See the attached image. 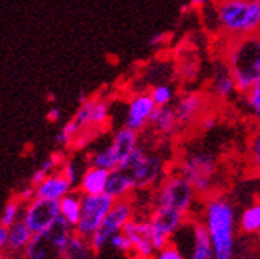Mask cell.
I'll list each match as a JSON object with an SVG mask.
<instances>
[{
  "label": "cell",
  "mask_w": 260,
  "mask_h": 259,
  "mask_svg": "<svg viewBox=\"0 0 260 259\" xmlns=\"http://www.w3.org/2000/svg\"><path fill=\"white\" fill-rule=\"evenodd\" d=\"M149 221L154 226V229L159 232L160 236L170 239L181 231V227L187 223V219L190 216H186L183 213H179L173 209H168V207H159V205H152V210L149 213Z\"/></svg>",
  "instance_id": "9a60e30c"
},
{
  "label": "cell",
  "mask_w": 260,
  "mask_h": 259,
  "mask_svg": "<svg viewBox=\"0 0 260 259\" xmlns=\"http://www.w3.org/2000/svg\"><path fill=\"white\" fill-rule=\"evenodd\" d=\"M216 0H190V7L195 10V11H203L206 8H210L211 5H214Z\"/></svg>",
  "instance_id": "ab89813d"
},
{
  "label": "cell",
  "mask_w": 260,
  "mask_h": 259,
  "mask_svg": "<svg viewBox=\"0 0 260 259\" xmlns=\"http://www.w3.org/2000/svg\"><path fill=\"white\" fill-rule=\"evenodd\" d=\"M240 232L244 236L258 234L260 231V200L246 207L238 219Z\"/></svg>",
  "instance_id": "d4e9b609"
},
{
  "label": "cell",
  "mask_w": 260,
  "mask_h": 259,
  "mask_svg": "<svg viewBox=\"0 0 260 259\" xmlns=\"http://www.w3.org/2000/svg\"><path fill=\"white\" fill-rule=\"evenodd\" d=\"M176 172L183 175L193 188L197 197L208 199L214 196L219 162L213 153L189 151L178 161Z\"/></svg>",
  "instance_id": "277c9868"
},
{
  "label": "cell",
  "mask_w": 260,
  "mask_h": 259,
  "mask_svg": "<svg viewBox=\"0 0 260 259\" xmlns=\"http://www.w3.org/2000/svg\"><path fill=\"white\" fill-rule=\"evenodd\" d=\"M15 197L21 202V204H29L32 199L37 197V191H35V186L32 185H27V186H24L22 189H19L16 194H15Z\"/></svg>",
  "instance_id": "8d00e7d4"
},
{
  "label": "cell",
  "mask_w": 260,
  "mask_h": 259,
  "mask_svg": "<svg viewBox=\"0 0 260 259\" xmlns=\"http://www.w3.org/2000/svg\"><path fill=\"white\" fill-rule=\"evenodd\" d=\"M258 237H260V231H258Z\"/></svg>",
  "instance_id": "bcb514c9"
},
{
  "label": "cell",
  "mask_w": 260,
  "mask_h": 259,
  "mask_svg": "<svg viewBox=\"0 0 260 259\" xmlns=\"http://www.w3.org/2000/svg\"><path fill=\"white\" fill-rule=\"evenodd\" d=\"M24 259H56L57 254L54 251L53 243L48 236V232L43 234H34L30 243L22 253ZM59 259V257H57Z\"/></svg>",
  "instance_id": "cb8c5ba5"
},
{
  "label": "cell",
  "mask_w": 260,
  "mask_h": 259,
  "mask_svg": "<svg viewBox=\"0 0 260 259\" xmlns=\"http://www.w3.org/2000/svg\"><path fill=\"white\" fill-rule=\"evenodd\" d=\"M60 172H62V175L67 178L70 183L73 185V188L76 186L78 188V185H80V180H81V177H80V172H78V169H76V165L72 162V161H65V164L62 165V169H60Z\"/></svg>",
  "instance_id": "e575fe53"
},
{
  "label": "cell",
  "mask_w": 260,
  "mask_h": 259,
  "mask_svg": "<svg viewBox=\"0 0 260 259\" xmlns=\"http://www.w3.org/2000/svg\"><path fill=\"white\" fill-rule=\"evenodd\" d=\"M149 94L155 103V107L160 108V107H172V103L175 102V88L172 84H167V83H160V84H154L149 89Z\"/></svg>",
  "instance_id": "f546056e"
},
{
  "label": "cell",
  "mask_w": 260,
  "mask_h": 259,
  "mask_svg": "<svg viewBox=\"0 0 260 259\" xmlns=\"http://www.w3.org/2000/svg\"><path fill=\"white\" fill-rule=\"evenodd\" d=\"M210 94L217 100H230L238 94L235 78L222 57H219L213 66L210 76Z\"/></svg>",
  "instance_id": "5bb4252c"
},
{
  "label": "cell",
  "mask_w": 260,
  "mask_h": 259,
  "mask_svg": "<svg viewBox=\"0 0 260 259\" xmlns=\"http://www.w3.org/2000/svg\"><path fill=\"white\" fill-rule=\"evenodd\" d=\"M149 127L159 138L168 140L179 131L181 124L178 121V116L173 107H160V108H155L151 118V123H149Z\"/></svg>",
  "instance_id": "d6986e66"
},
{
  "label": "cell",
  "mask_w": 260,
  "mask_h": 259,
  "mask_svg": "<svg viewBox=\"0 0 260 259\" xmlns=\"http://www.w3.org/2000/svg\"><path fill=\"white\" fill-rule=\"evenodd\" d=\"M0 259H8V257H7V256H2V257H0Z\"/></svg>",
  "instance_id": "ee69618b"
},
{
  "label": "cell",
  "mask_w": 260,
  "mask_h": 259,
  "mask_svg": "<svg viewBox=\"0 0 260 259\" xmlns=\"http://www.w3.org/2000/svg\"><path fill=\"white\" fill-rule=\"evenodd\" d=\"M35 191H37V197L59 202L73 191V185L59 170L56 174L48 175L40 185L35 186Z\"/></svg>",
  "instance_id": "ac0fdd59"
},
{
  "label": "cell",
  "mask_w": 260,
  "mask_h": 259,
  "mask_svg": "<svg viewBox=\"0 0 260 259\" xmlns=\"http://www.w3.org/2000/svg\"><path fill=\"white\" fill-rule=\"evenodd\" d=\"M248 162L251 170L260 177V124L255 126L248 141Z\"/></svg>",
  "instance_id": "1f68e13d"
},
{
  "label": "cell",
  "mask_w": 260,
  "mask_h": 259,
  "mask_svg": "<svg viewBox=\"0 0 260 259\" xmlns=\"http://www.w3.org/2000/svg\"><path fill=\"white\" fill-rule=\"evenodd\" d=\"M202 221L210 232L216 259L235 257V231L237 213L235 207L225 197L214 194L203 205Z\"/></svg>",
  "instance_id": "6da1fadb"
},
{
  "label": "cell",
  "mask_w": 260,
  "mask_h": 259,
  "mask_svg": "<svg viewBox=\"0 0 260 259\" xmlns=\"http://www.w3.org/2000/svg\"><path fill=\"white\" fill-rule=\"evenodd\" d=\"M135 218V207L130 199L124 200H116L113 205V209L107 215V218L103 219L102 226L97 229V232L89 239L90 248L94 250V253L102 251L103 248L110 245V240L113 236L119 234L124 231L127 223H130Z\"/></svg>",
  "instance_id": "52a82bcc"
},
{
  "label": "cell",
  "mask_w": 260,
  "mask_h": 259,
  "mask_svg": "<svg viewBox=\"0 0 260 259\" xmlns=\"http://www.w3.org/2000/svg\"><path fill=\"white\" fill-rule=\"evenodd\" d=\"M210 10L224 38L235 40L260 34V4L255 0H216Z\"/></svg>",
  "instance_id": "7a4b0ae2"
},
{
  "label": "cell",
  "mask_w": 260,
  "mask_h": 259,
  "mask_svg": "<svg viewBox=\"0 0 260 259\" xmlns=\"http://www.w3.org/2000/svg\"><path fill=\"white\" fill-rule=\"evenodd\" d=\"M22 212H24V204H21L15 196H13L4 207L2 210V218H0V226L11 227L15 226L18 221L22 219Z\"/></svg>",
  "instance_id": "83f0119b"
},
{
  "label": "cell",
  "mask_w": 260,
  "mask_h": 259,
  "mask_svg": "<svg viewBox=\"0 0 260 259\" xmlns=\"http://www.w3.org/2000/svg\"><path fill=\"white\" fill-rule=\"evenodd\" d=\"M255 2H258V4H260V0H255Z\"/></svg>",
  "instance_id": "f6af8a7d"
},
{
  "label": "cell",
  "mask_w": 260,
  "mask_h": 259,
  "mask_svg": "<svg viewBox=\"0 0 260 259\" xmlns=\"http://www.w3.org/2000/svg\"><path fill=\"white\" fill-rule=\"evenodd\" d=\"M59 209H60V218L75 229L81 218L83 194L80 191H72L63 199L59 200Z\"/></svg>",
  "instance_id": "603a6c76"
},
{
  "label": "cell",
  "mask_w": 260,
  "mask_h": 259,
  "mask_svg": "<svg viewBox=\"0 0 260 259\" xmlns=\"http://www.w3.org/2000/svg\"><path fill=\"white\" fill-rule=\"evenodd\" d=\"M87 162H89V165L99 167V169H105L108 172L119 169V164H118V161H116V158L113 156V153L108 148V145L105 148H100V150H95L94 153H90Z\"/></svg>",
  "instance_id": "4316f807"
},
{
  "label": "cell",
  "mask_w": 260,
  "mask_h": 259,
  "mask_svg": "<svg viewBox=\"0 0 260 259\" xmlns=\"http://www.w3.org/2000/svg\"><path fill=\"white\" fill-rule=\"evenodd\" d=\"M168 42H170V38H168V34L159 32V34H154V35L149 38L148 46L152 48V49H160V48H164Z\"/></svg>",
  "instance_id": "74e56055"
},
{
  "label": "cell",
  "mask_w": 260,
  "mask_h": 259,
  "mask_svg": "<svg viewBox=\"0 0 260 259\" xmlns=\"http://www.w3.org/2000/svg\"><path fill=\"white\" fill-rule=\"evenodd\" d=\"M92 256H94V250L90 248L89 240L75 234L72 237L67 251L60 256V259H92Z\"/></svg>",
  "instance_id": "484cf974"
},
{
  "label": "cell",
  "mask_w": 260,
  "mask_h": 259,
  "mask_svg": "<svg viewBox=\"0 0 260 259\" xmlns=\"http://www.w3.org/2000/svg\"><path fill=\"white\" fill-rule=\"evenodd\" d=\"M155 259H187V257L181 253V250L172 242V243H168L165 248H162L157 254H155Z\"/></svg>",
  "instance_id": "d590c367"
},
{
  "label": "cell",
  "mask_w": 260,
  "mask_h": 259,
  "mask_svg": "<svg viewBox=\"0 0 260 259\" xmlns=\"http://www.w3.org/2000/svg\"><path fill=\"white\" fill-rule=\"evenodd\" d=\"M119 169L128 172V175L135 181L137 189H151L157 188L165 177V161L160 154L138 147Z\"/></svg>",
  "instance_id": "8992f818"
},
{
  "label": "cell",
  "mask_w": 260,
  "mask_h": 259,
  "mask_svg": "<svg viewBox=\"0 0 260 259\" xmlns=\"http://www.w3.org/2000/svg\"><path fill=\"white\" fill-rule=\"evenodd\" d=\"M110 172L105 169H99L94 165H87L84 172L81 174L78 191L84 196H95V194H103L107 191Z\"/></svg>",
  "instance_id": "44dd1931"
},
{
  "label": "cell",
  "mask_w": 260,
  "mask_h": 259,
  "mask_svg": "<svg viewBox=\"0 0 260 259\" xmlns=\"http://www.w3.org/2000/svg\"><path fill=\"white\" fill-rule=\"evenodd\" d=\"M138 147H140L138 132L132 131V129H128L125 126L119 127L118 131H114L108 143V148L111 150L113 156L118 161L119 167H122L127 162V159L132 156Z\"/></svg>",
  "instance_id": "e0dca14e"
},
{
  "label": "cell",
  "mask_w": 260,
  "mask_h": 259,
  "mask_svg": "<svg viewBox=\"0 0 260 259\" xmlns=\"http://www.w3.org/2000/svg\"><path fill=\"white\" fill-rule=\"evenodd\" d=\"M46 177H48V175L40 169V167H38V169H37V170L32 174V177H30V185H32V186H38Z\"/></svg>",
  "instance_id": "60d3db41"
},
{
  "label": "cell",
  "mask_w": 260,
  "mask_h": 259,
  "mask_svg": "<svg viewBox=\"0 0 260 259\" xmlns=\"http://www.w3.org/2000/svg\"><path fill=\"white\" fill-rule=\"evenodd\" d=\"M190 223V248L187 259H216L210 232L202 219L189 218Z\"/></svg>",
  "instance_id": "2e32d148"
},
{
  "label": "cell",
  "mask_w": 260,
  "mask_h": 259,
  "mask_svg": "<svg viewBox=\"0 0 260 259\" xmlns=\"http://www.w3.org/2000/svg\"><path fill=\"white\" fill-rule=\"evenodd\" d=\"M46 118H48L49 123H56V121H59V120H60V110L56 108V107L49 108L48 113H46Z\"/></svg>",
  "instance_id": "7bdbcfd3"
},
{
  "label": "cell",
  "mask_w": 260,
  "mask_h": 259,
  "mask_svg": "<svg viewBox=\"0 0 260 259\" xmlns=\"http://www.w3.org/2000/svg\"><path fill=\"white\" fill-rule=\"evenodd\" d=\"M178 75L184 83H193L200 76V61L195 56H186L178 66Z\"/></svg>",
  "instance_id": "4dcf8cb0"
},
{
  "label": "cell",
  "mask_w": 260,
  "mask_h": 259,
  "mask_svg": "<svg viewBox=\"0 0 260 259\" xmlns=\"http://www.w3.org/2000/svg\"><path fill=\"white\" fill-rule=\"evenodd\" d=\"M241 96L246 111H248V114L257 124H260V80Z\"/></svg>",
  "instance_id": "f1b7e54d"
},
{
  "label": "cell",
  "mask_w": 260,
  "mask_h": 259,
  "mask_svg": "<svg viewBox=\"0 0 260 259\" xmlns=\"http://www.w3.org/2000/svg\"><path fill=\"white\" fill-rule=\"evenodd\" d=\"M217 124V118L213 114V113H208L206 116H203L202 121L199 123V127L202 129V131H211V129H214Z\"/></svg>",
  "instance_id": "f35d334b"
},
{
  "label": "cell",
  "mask_w": 260,
  "mask_h": 259,
  "mask_svg": "<svg viewBox=\"0 0 260 259\" xmlns=\"http://www.w3.org/2000/svg\"><path fill=\"white\" fill-rule=\"evenodd\" d=\"M32 237H34V232L21 219V221H18L15 226L10 227L8 242L4 250V253H5L4 256H7L8 259H15L18 256H22L24 250L27 248V245L30 243Z\"/></svg>",
  "instance_id": "ffe728a7"
},
{
  "label": "cell",
  "mask_w": 260,
  "mask_h": 259,
  "mask_svg": "<svg viewBox=\"0 0 260 259\" xmlns=\"http://www.w3.org/2000/svg\"><path fill=\"white\" fill-rule=\"evenodd\" d=\"M114 204L116 200L107 192L95 194V196H84L83 194L81 218H80V223L73 229L75 234L89 240L102 226L103 219L107 218V215L110 213Z\"/></svg>",
  "instance_id": "9c48e42d"
},
{
  "label": "cell",
  "mask_w": 260,
  "mask_h": 259,
  "mask_svg": "<svg viewBox=\"0 0 260 259\" xmlns=\"http://www.w3.org/2000/svg\"><path fill=\"white\" fill-rule=\"evenodd\" d=\"M208 102H210L208 96L199 93V91H186L181 94L173 107L181 127L199 124L203 116L210 113L208 111Z\"/></svg>",
  "instance_id": "7c38bea8"
},
{
  "label": "cell",
  "mask_w": 260,
  "mask_h": 259,
  "mask_svg": "<svg viewBox=\"0 0 260 259\" xmlns=\"http://www.w3.org/2000/svg\"><path fill=\"white\" fill-rule=\"evenodd\" d=\"M195 197H197V194L189 185V181L175 170L167 174L157 185V188L154 189L152 205L168 207V209H173L186 216H190Z\"/></svg>",
  "instance_id": "5b68a950"
},
{
  "label": "cell",
  "mask_w": 260,
  "mask_h": 259,
  "mask_svg": "<svg viewBox=\"0 0 260 259\" xmlns=\"http://www.w3.org/2000/svg\"><path fill=\"white\" fill-rule=\"evenodd\" d=\"M81 129L73 120H70L69 123H65L62 126V129L59 131V134L56 135V143L59 147H73V143L76 141V138L80 137Z\"/></svg>",
  "instance_id": "d6a6232c"
},
{
  "label": "cell",
  "mask_w": 260,
  "mask_h": 259,
  "mask_svg": "<svg viewBox=\"0 0 260 259\" xmlns=\"http://www.w3.org/2000/svg\"><path fill=\"white\" fill-rule=\"evenodd\" d=\"M155 103L149 93H137L127 102L124 126L135 132H141L143 129L149 127L151 118L155 111Z\"/></svg>",
  "instance_id": "4fadbf2b"
},
{
  "label": "cell",
  "mask_w": 260,
  "mask_h": 259,
  "mask_svg": "<svg viewBox=\"0 0 260 259\" xmlns=\"http://www.w3.org/2000/svg\"><path fill=\"white\" fill-rule=\"evenodd\" d=\"M137 189L135 181L132 180V177L128 175L127 170L124 169H116L113 172H110L108 177V183H107V194L114 199V200H124V199H130L132 192Z\"/></svg>",
  "instance_id": "7402d4cb"
},
{
  "label": "cell",
  "mask_w": 260,
  "mask_h": 259,
  "mask_svg": "<svg viewBox=\"0 0 260 259\" xmlns=\"http://www.w3.org/2000/svg\"><path fill=\"white\" fill-rule=\"evenodd\" d=\"M73 121L84 131H102L110 120V105L107 100L99 97H81Z\"/></svg>",
  "instance_id": "8fae6325"
},
{
  "label": "cell",
  "mask_w": 260,
  "mask_h": 259,
  "mask_svg": "<svg viewBox=\"0 0 260 259\" xmlns=\"http://www.w3.org/2000/svg\"><path fill=\"white\" fill-rule=\"evenodd\" d=\"M60 218L59 202L35 197L24 205L22 221L30 227L34 234H43L53 227Z\"/></svg>",
  "instance_id": "30bf717a"
},
{
  "label": "cell",
  "mask_w": 260,
  "mask_h": 259,
  "mask_svg": "<svg viewBox=\"0 0 260 259\" xmlns=\"http://www.w3.org/2000/svg\"><path fill=\"white\" fill-rule=\"evenodd\" d=\"M110 247L114 248L116 251H121V253L127 254V256H130V253H132V243H130L128 237L124 234V232H119V234L111 237Z\"/></svg>",
  "instance_id": "836d02e7"
},
{
  "label": "cell",
  "mask_w": 260,
  "mask_h": 259,
  "mask_svg": "<svg viewBox=\"0 0 260 259\" xmlns=\"http://www.w3.org/2000/svg\"><path fill=\"white\" fill-rule=\"evenodd\" d=\"M235 78L238 94H244L260 80V34L244 38H225L220 54Z\"/></svg>",
  "instance_id": "3957f363"
},
{
  "label": "cell",
  "mask_w": 260,
  "mask_h": 259,
  "mask_svg": "<svg viewBox=\"0 0 260 259\" xmlns=\"http://www.w3.org/2000/svg\"><path fill=\"white\" fill-rule=\"evenodd\" d=\"M8 232H10V227L0 226V248H2V251H4V250H5V247H7V242H8Z\"/></svg>",
  "instance_id": "b9f144b4"
},
{
  "label": "cell",
  "mask_w": 260,
  "mask_h": 259,
  "mask_svg": "<svg viewBox=\"0 0 260 259\" xmlns=\"http://www.w3.org/2000/svg\"><path fill=\"white\" fill-rule=\"evenodd\" d=\"M122 232L132 243L130 259H155V254L164 248L149 218H134Z\"/></svg>",
  "instance_id": "ba28073f"
}]
</instances>
